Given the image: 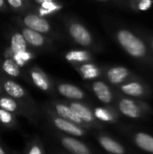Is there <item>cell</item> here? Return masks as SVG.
<instances>
[{
    "label": "cell",
    "mask_w": 153,
    "mask_h": 154,
    "mask_svg": "<svg viewBox=\"0 0 153 154\" xmlns=\"http://www.w3.org/2000/svg\"><path fill=\"white\" fill-rule=\"evenodd\" d=\"M115 36L119 45L128 55L153 68V52L142 37L127 29H119Z\"/></svg>",
    "instance_id": "cell-1"
},
{
    "label": "cell",
    "mask_w": 153,
    "mask_h": 154,
    "mask_svg": "<svg viewBox=\"0 0 153 154\" xmlns=\"http://www.w3.org/2000/svg\"><path fill=\"white\" fill-rule=\"evenodd\" d=\"M119 111L125 116L133 119H143L153 115V109L141 99L122 97L118 102Z\"/></svg>",
    "instance_id": "cell-2"
},
{
    "label": "cell",
    "mask_w": 153,
    "mask_h": 154,
    "mask_svg": "<svg viewBox=\"0 0 153 154\" xmlns=\"http://www.w3.org/2000/svg\"><path fill=\"white\" fill-rule=\"evenodd\" d=\"M120 90L127 97L136 99H147L152 92L150 86L137 76L121 84Z\"/></svg>",
    "instance_id": "cell-3"
},
{
    "label": "cell",
    "mask_w": 153,
    "mask_h": 154,
    "mask_svg": "<svg viewBox=\"0 0 153 154\" xmlns=\"http://www.w3.org/2000/svg\"><path fill=\"white\" fill-rule=\"evenodd\" d=\"M106 76L109 82L113 85H121L135 77L129 69L123 66L112 67L107 70Z\"/></svg>",
    "instance_id": "cell-4"
},
{
    "label": "cell",
    "mask_w": 153,
    "mask_h": 154,
    "mask_svg": "<svg viewBox=\"0 0 153 154\" xmlns=\"http://www.w3.org/2000/svg\"><path fill=\"white\" fill-rule=\"evenodd\" d=\"M69 33L74 39V41L82 46H88L92 42V37L90 32L82 24L72 23L69 26Z\"/></svg>",
    "instance_id": "cell-5"
},
{
    "label": "cell",
    "mask_w": 153,
    "mask_h": 154,
    "mask_svg": "<svg viewBox=\"0 0 153 154\" xmlns=\"http://www.w3.org/2000/svg\"><path fill=\"white\" fill-rule=\"evenodd\" d=\"M23 23L28 28L34 30L36 32H41V33L48 32L50 29V26L48 21L37 14L26 15L23 18Z\"/></svg>",
    "instance_id": "cell-6"
},
{
    "label": "cell",
    "mask_w": 153,
    "mask_h": 154,
    "mask_svg": "<svg viewBox=\"0 0 153 154\" xmlns=\"http://www.w3.org/2000/svg\"><path fill=\"white\" fill-rule=\"evenodd\" d=\"M92 88H93L94 93L96 94V96L101 102L105 104H110L113 101V98H114L113 93L110 88L105 82L96 81L93 84Z\"/></svg>",
    "instance_id": "cell-7"
},
{
    "label": "cell",
    "mask_w": 153,
    "mask_h": 154,
    "mask_svg": "<svg viewBox=\"0 0 153 154\" xmlns=\"http://www.w3.org/2000/svg\"><path fill=\"white\" fill-rule=\"evenodd\" d=\"M133 143H135V145L146 152H150L153 153V136L146 134L144 132H138L136 133L133 137Z\"/></svg>",
    "instance_id": "cell-8"
},
{
    "label": "cell",
    "mask_w": 153,
    "mask_h": 154,
    "mask_svg": "<svg viewBox=\"0 0 153 154\" xmlns=\"http://www.w3.org/2000/svg\"><path fill=\"white\" fill-rule=\"evenodd\" d=\"M54 125H56L57 128H59L60 130L67 134H69L75 136H82L84 134V131L80 127H78L73 122L68 121L67 119L56 118L54 119Z\"/></svg>",
    "instance_id": "cell-9"
},
{
    "label": "cell",
    "mask_w": 153,
    "mask_h": 154,
    "mask_svg": "<svg viewBox=\"0 0 153 154\" xmlns=\"http://www.w3.org/2000/svg\"><path fill=\"white\" fill-rule=\"evenodd\" d=\"M98 142L100 145L108 152L114 154H124L126 152L122 144L108 136H100Z\"/></svg>",
    "instance_id": "cell-10"
},
{
    "label": "cell",
    "mask_w": 153,
    "mask_h": 154,
    "mask_svg": "<svg viewBox=\"0 0 153 154\" xmlns=\"http://www.w3.org/2000/svg\"><path fill=\"white\" fill-rule=\"evenodd\" d=\"M61 143L68 151L73 153L88 154L90 152L88 148L84 143H82L81 142L74 138H69V137L63 138L61 141Z\"/></svg>",
    "instance_id": "cell-11"
},
{
    "label": "cell",
    "mask_w": 153,
    "mask_h": 154,
    "mask_svg": "<svg viewBox=\"0 0 153 154\" xmlns=\"http://www.w3.org/2000/svg\"><path fill=\"white\" fill-rule=\"evenodd\" d=\"M59 92L65 97L72 98V99H81L84 97V93L82 90L70 84H60L58 88Z\"/></svg>",
    "instance_id": "cell-12"
},
{
    "label": "cell",
    "mask_w": 153,
    "mask_h": 154,
    "mask_svg": "<svg viewBox=\"0 0 153 154\" xmlns=\"http://www.w3.org/2000/svg\"><path fill=\"white\" fill-rule=\"evenodd\" d=\"M69 107L74 111V113L84 122L87 123H91L94 121V116L92 114V112L85 106H83L80 103H71Z\"/></svg>",
    "instance_id": "cell-13"
},
{
    "label": "cell",
    "mask_w": 153,
    "mask_h": 154,
    "mask_svg": "<svg viewBox=\"0 0 153 154\" xmlns=\"http://www.w3.org/2000/svg\"><path fill=\"white\" fill-rule=\"evenodd\" d=\"M23 36L24 37L26 42L34 47H40L44 43V38L42 37L41 32L32 30L30 28L23 30Z\"/></svg>",
    "instance_id": "cell-14"
},
{
    "label": "cell",
    "mask_w": 153,
    "mask_h": 154,
    "mask_svg": "<svg viewBox=\"0 0 153 154\" xmlns=\"http://www.w3.org/2000/svg\"><path fill=\"white\" fill-rule=\"evenodd\" d=\"M56 111L57 113L63 118L69 120L75 124H81L83 121L74 113V111L69 107L62 104H58L56 105Z\"/></svg>",
    "instance_id": "cell-15"
},
{
    "label": "cell",
    "mask_w": 153,
    "mask_h": 154,
    "mask_svg": "<svg viewBox=\"0 0 153 154\" xmlns=\"http://www.w3.org/2000/svg\"><path fill=\"white\" fill-rule=\"evenodd\" d=\"M4 88H5V92L9 96L14 98H20L23 97L24 95V90L23 89V88L17 83H15L14 81H12V80L5 81L4 84Z\"/></svg>",
    "instance_id": "cell-16"
},
{
    "label": "cell",
    "mask_w": 153,
    "mask_h": 154,
    "mask_svg": "<svg viewBox=\"0 0 153 154\" xmlns=\"http://www.w3.org/2000/svg\"><path fill=\"white\" fill-rule=\"evenodd\" d=\"M95 116L104 122H115L116 120L115 113L108 108L97 107L95 109Z\"/></svg>",
    "instance_id": "cell-17"
},
{
    "label": "cell",
    "mask_w": 153,
    "mask_h": 154,
    "mask_svg": "<svg viewBox=\"0 0 153 154\" xmlns=\"http://www.w3.org/2000/svg\"><path fill=\"white\" fill-rule=\"evenodd\" d=\"M11 49L14 53L26 51V41L23 34L21 33H14L11 39Z\"/></svg>",
    "instance_id": "cell-18"
},
{
    "label": "cell",
    "mask_w": 153,
    "mask_h": 154,
    "mask_svg": "<svg viewBox=\"0 0 153 154\" xmlns=\"http://www.w3.org/2000/svg\"><path fill=\"white\" fill-rule=\"evenodd\" d=\"M31 77H32V79L33 81V83L35 84V86H37L39 88H41V90H48L49 89V82L46 79V77L40 71H37V70H33L32 71V74H31Z\"/></svg>",
    "instance_id": "cell-19"
},
{
    "label": "cell",
    "mask_w": 153,
    "mask_h": 154,
    "mask_svg": "<svg viewBox=\"0 0 153 154\" xmlns=\"http://www.w3.org/2000/svg\"><path fill=\"white\" fill-rule=\"evenodd\" d=\"M2 68H3V69H4V71L5 73H7L8 75L12 76V77H17V76H19V73H20L19 65L14 60L6 59L3 62Z\"/></svg>",
    "instance_id": "cell-20"
},
{
    "label": "cell",
    "mask_w": 153,
    "mask_h": 154,
    "mask_svg": "<svg viewBox=\"0 0 153 154\" xmlns=\"http://www.w3.org/2000/svg\"><path fill=\"white\" fill-rule=\"evenodd\" d=\"M80 72L82 73L84 79H91L99 76L100 70L94 64H85L80 68Z\"/></svg>",
    "instance_id": "cell-21"
},
{
    "label": "cell",
    "mask_w": 153,
    "mask_h": 154,
    "mask_svg": "<svg viewBox=\"0 0 153 154\" xmlns=\"http://www.w3.org/2000/svg\"><path fill=\"white\" fill-rule=\"evenodd\" d=\"M89 58H90L89 53L85 51H72L66 55V59L69 61L83 62L88 60Z\"/></svg>",
    "instance_id": "cell-22"
},
{
    "label": "cell",
    "mask_w": 153,
    "mask_h": 154,
    "mask_svg": "<svg viewBox=\"0 0 153 154\" xmlns=\"http://www.w3.org/2000/svg\"><path fill=\"white\" fill-rule=\"evenodd\" d=\"M153 5V0H131L130 6L138 12L147 11L149 10Z\"/></svg>",
    "instance_id": "cell-23"
},
{
    "label": "cell",
    "mask_w": 153,
    "mask_h": 154,
    "mask_svg": "<svg viewBox=\"0 0 153 154\" xmlns=\"http://www.w3.org/2000/svg\"><path fill=\"white\" fill-rule=\"evenodd\" d=\"M0 106L1 108L9 112H14L17 108L16 103L12 98H8V97H2L0 99Z\"/></svg>",
    "instance_id": "cell-24"
},
{
    "label": "cell",
    "mask_w": 153,
    "mask_h": 154,
    "mask_svg": "<svg viewBox=\"0 0 153 154\" xmlns=\"http://www.w3.org/2000/svg\"><path fill=\"white\" fill-rule=\"evenodd\" d=\"M41 7L40 9V14L41 15H45V14H50L51 12L53 11H56L58 9H60V6L57 5L53 1L52 2H47V3H44L42 5H41Z\"/></svg>",
    "instance_id": "cell-25"
},
{
    "label": "cell",
    "mask_w": 153,
    "mask_h": 154,
    "mask_svg": "<svg viewBox=\"0 0 153 154\" xmlns=\"http://www.w3.org/2000/svg\"><path fill=\"white\" fill-rule=\"evenodd\" d=\"M30 54L26 51H19L14 53V60L15 62L19 65V66H23L29 59H30Z\"/></svg>",
    "instance_id": "cell-26"
},
{
    "label": "cell",
    "mask_w": 153,
    "mask_h": 154,
    "mask_svg": "<svg viewBox=\"0 0 153 154\" xmlns=\"http://www.w3.org/2000/svg\"><path fill=\"white\" fill-rule=\"evenodd\" d=\"M139 34L141 35V37L146 42V43L148 44L149 48L153 52V34L150 33L148 32H144V31H139Z\"/></svg>",
    "instance_id": "cell-27"
},
{
    "label": "cell",
    "mask_w": 153,
    "mask_h": 154,
    "mask_svg": "<svg viewBox=\"0 0 153 154\" xmlns=\"http://www.w3.org/2000/svg\"><path fill=\"white\" fill-rule=\"evenodd\" d=\"M12 120H13V117L10 112L1 108L0 109V122L3 124H10Z\"/></svg>",
    "instance_id": "cell-28"
},
{
    "label": "cell",
    "mask_w": 153,
    "mask_h": 154,
    "mask_svg": "<svg viewBox=\"0 0 153 154\" xmlns=\"http://www.w3.org/2000/svg\"><path fill=\"white\" fill-rule=\"evenodd\" d=\"M9 5L14 8H20L23 6V0H7Z\"/></svg>",
    "instance_id": "cell-29"
},
{
    "label": "cell",
    "mask_w": 153,
    "mask_h": 154,
    "mask_svg": "<svg viewBox=\"0 0 153 154\" xmlns=\"http://www.w3.org/2000/svg\"><path fill=\"white\" fill-rule=\"evenodd\" d=\"M29 153L30 154H41V151L40 150V148H39V147H37V146H33V147H32V148L30 150Z\"/></svg>",
    "instance_id": "cell-30"
},
{
    "label": "cell",
    "mask_w": 153,
    "mask_h": 154,
    "mask_svg": "<svg viewBox=\"0 0 153 154\" xmlns=\"http://www.w3.org/2000/svg\"><path fill=\"white\" fill-rule=\"evenodd\" d=\"M36 3H38V4H40V5H42V4H44V3H47V2H52L53 0H34Z\"/></svg>",
    "instance_id": "cell-31"
},
{
    "label": "cell",
    "mask_w": 153,
    "mask_h": 154,
    "mask_svg": "<svg viewBox=\"0 0 153 154\" xmlns=\"http://www.w3.org/2000/svg\"><path fill=\"white\" fill-rule=\"evenodd\" d=\"M4 5V0H0V8Z\"/></svg>",
    "instance_id": "cell-32"
},
{
    "label": "cell",
    "mask_w": 153,
    "mask_h": 154,
    "mask_svg": "<svg viewBox=\"0 0 153 154\" xmlns=\"http://www.w3.org/2000/svg\"><path fill=\"white\" fill-rule=\"evenodd\" d=\"M0 154H5V151L1 148V146H0Z\"/></svg>",
    "instance_id": "cell-33"
},
{
    "label": "cell",
    "mask_w": 153,
    "mask_h": 154,
    "mask_svg": "<svg viewBox=\"0 0 153 154\" xmlns=\"http://www.w3.org/2000/svg\"><path fill=\"white\" fill-rule=\"evenodd\" d=\"M99 1H107V0H99Z\"/></svg>",
    "instance_id": "cell-34"
}]
</instances>
